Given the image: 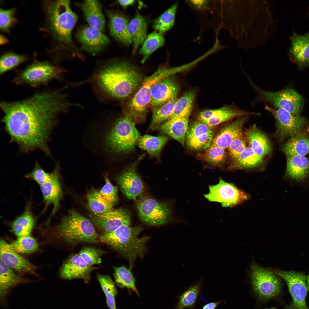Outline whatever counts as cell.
Here are the masks:
<instances>
[{"instance_id":"6da1fadb","label":"cell","mask_w":309,"mask_h":309,"mask_svg":"<svg viewBox=\"0 0 309 309\" xmlns=\"http://www.w3.org/2000/svg\"><path fill=\"white\" fill-rule=\"evenodd\" d=\"M0 108L3 114L1 122L10 142L17 144L21 152L38 149L51 156L48 142L63 108L55 92L45 89L21 100L2 101Z\"/></svg>"},{"instance_id":"7a4b0ae2","label":"cell","mask_w":309,"mask_h":309,"mask_svg":"<svg viewBox=\"0 0 309 309\" xmlns=\"http://www.w3.org/2000/svg\"><path fill=\"white\" fill-rule=\"evenodd\" d=\"M142 80L139 72L128 62H113L103 67L93 76L97 88L106 95L117 99L128 97Z\"/></svg>"},{"instance_id":"3957f363","label":"cell","mask_w":309,"mask_h":309,"mask_svg":"<svg viewBox=\"0 0 309 309\" xmlns=\"http://www.w3.org/2000/svg\"><path fill=\"white\" fill-rule=\"evenodd\" d=\"M48 29L60 46L74 49L72 33L78 19L69 0L47 1L43 3Z\"/></svg>"},{"instance_id":"277c9868","label":"cell","mask_w":309,"mask_h":309,"mask_svg":"<svg viewBox=\"0 0 309 309\" xmlns=\"http://www.w3.org/2000/svg\"><path fill=\"white\" fill-rule=\"evenodd\" d=\"M142 229L140 226L124 225L112 232L100 235V240L125 258L131 270L136 259L143 256L146 250V244L149 237L139 236Z\"/></svg>"},{"instance_id":"5b68a950","label":"cell","mask_w":309,"mask_h":309,"mask_svg":"<svg viewBox=\"0 0 309 309\" xmlns=\"http://www.w3.org/2000/svg\"><path fill=\"white\" fill-rule=\"evenodd\" d=\"M93 223L75 210H69L56 227L57 233L61 239L72 245L96 243L99 235Z\"/></svg>"},{"instance_id":"8992f818","label":"cell","mask_w":309,"mask_h":309,"mask_svg":"<svg viewBox=\"0 0 309 309\" xmlns=\"http://www.w3.org/2000/svg\"><path fill=\"white\" fill-rule=\"evenodd\" d=\"M65 72L56 64L34 59L25 68L15 70V74L11 82L17 86H27L33 88L47 86L53 80H64Z\"/></svg>"},{"instance_id":"52a82bcc","label":"cell","mask_w":309,"mask_h":309,"mask_svg":"<svg viewBox=\"0 0 309 309\" xmlns=\"http://www.w3.org/2000/svg\"><path fill=\"white\" fill-rule=\"evenodd\" d=\"M135 122L127 115L118 118L105 138V145L110 152L129 153L134 151L140 137Z\"/></svg>"},{"instance_id":"ba28073f","label":"cell","mask_w":309,"mask_h":309,"mask_svg":"<svg viewBox=\"0 0 309 309\" xmlns=\"http://www.w3.org/2000/svg\"><path fill=\"white\" fill-rule=\"evenodd\" d=\"M182 70L180 66L170 68L162 67L146 77L140 87L129 102V113L127 115L135 122L143 120L148 106L150 103L151 89L152 86L161 79L181 72Z\"/></svg>"},{"instance_id":"9c48e42d","label":"cell","mask_w":309,"mask_h":309,"mask_svg":"<svg viewBox=\"0 0 309 309\" xmlns=\"http://www.w3.org/2000/svg\"><path fill=\"white\" fill-rule=\"evenodd\" d=\"M249 80L259 94L256 102H268L272 104L274 107L284 109L294 116H300L304 106V100L302 96L294 89L287 88L275 92L265 91Z\"/></svg>"},{"instance_id":"30bf717a","label":"cell","mask_w":309,"mask_h":309,"mask_svg":"<svg viewBox=\"0 0 309 309\" xmlns=\"http://www.w3.org/2000/svg\"><path fill=\"white\" fill-rule=\"evenodd\" d=\"M251 270L253 289L260 299L268 300L279 294L281 284L277 275L270 270L254 263L251 265Z\"/></svg>"},{"instance_id":"8fae6325","label":"cell","mask_w":309,"mask_h":309,"mask_svg":"<svg viewBox=\"0 0 309 309\" xmlns=\"http://www.w3.org/2000/svg\"><path fill=\"white\" fill-rule=\"evenodd\" d=\"M265 108L272 114L275 119L276 133L281 141L287 138L295 136L306 129L309 123L306 118L294 116L282 109L272 108L266 104Z\"/></svg>"},{"instance_id":"7c38bea8","label":"cell","mask_w":309,"mask_h":309,"mask_svg":"<svg viewBox=\"0 0 309 309\" xmlns=\"http://www.w3.org/2000/svg\"><path fill=\"white\" fill-rule=\"evenodd\" d=\"M209 193L205 197L210 202L220 203L222 207H232L250 198L249 195L234 184L227 182L220 178L218 183L209 186Z\"/></svg>"},{"instance_id":"4fadbf2b","label":"cell","mask_w":309,"mask_h":309,"mask_svg":"<svg viewBox=\"0 0 309 309\" xmlns=\"http://www.w3.org/2000/svg\"><path fill=\"white\" fill-rule=\"evenodd\" d=\"M137 207L140 219L148 225H165L171 217V209L167 203L152 198L144 197L139 200Z\"/></svg>"},{"instance_id":"5bb4252c","label":"cell","mask_w":309,"mask_h":309,"mask_svg":"<svg viewBox=\"0 0 309 309\" xmlns=\"http://www.w3.org/2000/svg\"><path fill=\"white\" fill-rule=\"evenodd\" d=\"M275 274L286 282L292 299L291 309H309L306 301L308 291L306 277L302 273L294 271L274 270Z\"/></svg>"},{"instance_id":"9a60e30c","label":"cell","mask_w":309,"mask_h":309,"mask_svg":"<svg viewBox=\"0 0 309 309\" xmlns=\"http://www.w3.org/2000/svg\"><path fill=\"white\" fill-rule=\"evenodd\" d=\"M90 218L102 235L112 232L123 225L131 224L129 213L123 209H113L101 213H92Z\"/></svg>"},{"instance_id":"2e32d148","label":"cell","mask_w":309,"mask_h":309,"mask_svg":"<svg viewBox=\"0 0 309 309\" xmlns=\"http://www.w3.org/2000/svg\"><path fill=\"white\" fill-rule=\"evenodd\" d=\"M143 156H141L126 168L116 179L117 182L124 194L130 199L136 200L137 197L144 191V185L136 170L137 165Z\"/></svg>"},{"instance_id":"e0dca14e","label":"cell","mask_w":309,"mask_h":309,"mask_svg":"<svg viewBox=\"0 0 309 309\" xmlns=\"http://www.w3.org/2000/svg\"><path fill=\"white\" fill-rule=\"evenodd\" d=\"M76 38L81 44L80 50L92 53L100 52L110 43L109 39L102 31L88 25L79 29Z\"/></svg>"},{"instance_id":"ac0fdd59","label":"cell","mask_w":309,"mask_h":309,"mask_svg":"<svg viewBox=\"0 0 309 309\" xmlns=\"http://www.w3.org/2000/svg\"><path fill=\"white\" fill-rule=\"evenodd\" d=\"M97 268L87 264L79 254H76L70 256L62 264L60 270V276L65 280L82 279L85 283H88L91 273Z\"/></svg>"},{"instance_id":"d6986e66","label":"cell","mask_w":309,"mask_h":309,"mask_svg":"<svg viewBox=\"0 0 309 309\" xmlns=\"http://www.w3.org/2000/svg\"><path fill=\"white\" fill-rule=\"evenodd\" d=\"M259 115L258 113L248 112L236 107L226 106L217 109L202 111L198 114L197 118L210 126L214 127L235 118Z\"/></svg>"},{"instance_id":"ffe728a7","label":"cell","mask_w":309,"mask_h":309,"mask_svg":"<svg viewBox=\"0 0 309 309\" xmlns=\"http://www.w3.org/2000/svg\"><path fill=\"white\" fill-rule=\"evenodd\" d=\"M0 260L12 269L21 273L38 275L35 266L14 251L2 239L0 241Z\"/></svg>"},{"instance_id":"44dd1931","label":"cell","mask_w":309,"mask_h":309,"mask_svg":"<svg viewBox=\"0 0 309 309\" xmlns=\"http://www.w3.org/2000/svg\"><path fill=\"white\" fill-rule=\"evenodd\" d=\"M179 90V85L171 76L163 79L152 87L150 104L153 108L176 99Z\"/></svg>"},{"instance_id":"7402d4cb","label":"cell","mask_w":309,"mask_h":309,"mask_svg":"<svg viewBox=\"0 0 309 309\" xmlns=\"http://www.w3.org/2000/svg\"><path fill=\"white\" fill-rule=\"evenodd\" d=\"M60 166L57 164L53 171L52 175L48 181L40 186L43 201L47 207L53 205V209L49 219L57 212L62 199L63 191L60 181Z\"/></svg>"},{"instance_id":"603a6c76","label":"cell","mask_w":309,"mask_h":309,"mask_svg":"<svg viewBox=\"0 0 309 309\" xmlns=\"http://www.w3.org/2000/svg\"><path fill=\"white\" fill-rule=\"evenodd\" d=\"M291 46L288 55L300 69L309 66V31L300 35L293 31L290 37Z\"/></svg>"},{"instance_id":"cb8c5ba5","label":"cell","mask_w":309,"mask_h":309,"mask_svg":"<svg viewBox=\"0 0 309 309\" xmlns=\"http://www.w3.org/2000/svg\"><path fill=\"white\" fill-rule=\"evenodd\" d=\"M188 122V118H176L169 119L151 129L158 130L163 134L171 137L184 146Z\"/></svg>"},{"instance_id":"d4e9b609","label":"cell","mask_w":309,"mask_h":309,"mask_svg":"<svg viewBox=\"0 0 309 309\" xmlns=\"http://www.w3.org/2000/svg\"><path fill=\"white\" fill-rule=\"evenodd\" d=\"M109 19V28L110 35L115 39L123 44L128 45L132 43L128 31L129 22L123 14L119 12L107 11Z\"/></svg>"},{"instance_id":"484cf974","label":"cell","mask_w":309,"mask_h":309,"mask_svg":"<svg viewBox=\"0 0 309 309\" xmlns=\"http://www.w3.org/2000/svg\"><path fill=\"white\" fill-rule=\"evenodd\" d=\"M247 116L238 118L223 128L214 137L211 144L225 149L228 148L234 140L242 135V128Z\"/></svg>"},{"instance_id":"4316f807","label":"cell","mask_w":309,"mask_h":309,"mask_svg":"<svg viewBox=\"0 0 309 309\" xmlns=\"http://www.w3.org/2000/svg\"><path fill=\"white\" fill-rule=\"evenodd\" d=\"M244 133L249 147L257 154L264 158L270 153L272 146L269 140L256 125L246 129Z\"/></svg>"},{"instance_id":"83f0119b","label":"cell","mask_w":309,"mask_h":309,"mask_svg":"<svg viewBox=\"0 0 309 309\" xmlns=\"http://www.w3.org/2000/svg\"><path fill=\"white\" fill-rule=\"evenodd\" d=\"M80 6L88 25L103 32L105 28V20L100 3L97 0H86Z\"/></svg>"},{"instance_id":"f1b7e54d","label":"cell","mask_w":309,"mask_h":309,"mask_svg":"<svg viewBox=\"0 0 309 309\" xmlns=\"http://www.w3.org/2000/svg\"><path fill=\"white\" fill-rule=\"evenodd\" d=\"M287 157V176L298 182L305 180L309 175V158L298 155Z\"/></svg>"},{"instance_id":"f546056e","label":"cell","mask_w":309,"mask_h":309,"mask_svg":"<svg viewBox=\"0 0 309 309\" xmlns=\"http://www.w3.org/2000/svg\"><path fill=\"white\" fill-rule=\"evenodd\" d=\"M282 150L286 156H305L309 154V131L305 129L289 138L283 145Z\"/></svg>"},{"instance_id":"4dcf8cb0","label":"cell","mask_w":309,"mask_h":309,"mask_svg":"<svg viewBox=\"0 0 309 309\" xmlns=\"http://www.w3.org/2000/svg\"><path fill=\"white\" fill-rule=\"evenodd\" d=\"M147 26L146 20L138 12L129 22L128 31L133 43V53H135L139 46L142 45L146 38Z\"/></svg>"},{"instance_id":"1f68e13d","label":"cell","mask_w":309,"mask_h":309,"mask_svg":"<svg viewBox=\"0 0 309 309\" xmlns=\"http://www.w3.org/2000/svg\"><path fill=\"white\" fill-rule=\"evenodd\" d=\"M29 280L16 274L12 270L0 260V295L3 299L9 291L20 284L28 283Z\"/></svg>"},{"instance_id":"d6a6232c","label":"cell","mask_w":309,"mask_h":309,"mask_svg":"<svg viewBox=\"0 0 309 309\" xmlns=\"http://www.w3.org/2000/svg\"><path fill=\"white\" fill-rule=\"evenodd\" d=\"M169 140L168 137L164 134L157 136L145 134L140 136L137 143L140 148L160 161L162 149Z\"/></svg>"},{"instance_id":"836d02e7","label":"cell","mask_w":309,"mask_h":309,"mask_svg":"<svg viewBox=\"0 0 309 309\" xmlns=\"http://www.w3.org/2000/svg\"><path fill=\"white\" fill-rule=\"evenodd\" d=\"M35 222L29 204L26 206L23 213L13 221L12 229L17 237L30 235Z\"/></svg>"},{"instance_id":"e575fe53","label":"cell","mask_w":309,"mask_h":309,"mask_svg":"<svg viewBox=\"0 0 309 309\" xmlns=\"http://www.w3.org/2000/svg\"><path fill=\"white\" fill-rule=\"evenodd\" d=\"M234 161L232 169H252L262 165L264 158L257 154L249 147L247 148Z\"/></svg>"},{"instance_id":"d590c367","label":"cell","mask_w":309,"mask_h":309,"mask_svg":"<svg viewBox=\"0 0 309 309\" xmlns=\"http://www.w3.org/2000/svg\"><path fill=\"white\" fill-rule=\"evenodd\" d=\"M195 97V92L190 90L177 99L173 113L169 119L178 117L189 118L192 111Z\"/></svg>"},{"instance_id":"8d00e7d4","label":"cell","mask_w":309,"mask_h":309,"mask_svg":"<svg viewBox=\"0 0 309 309\" xmlns=\"http://www.w3.org/2000/svg\"><path fill=\"white\" fill-rule=\"evenodd\" d=\"M164 42L163 34L155 31L148 35L139 51L142 57L141 62L144 63L153 52L163 46Z\"/></svg>"},{"instance_id":"74e56055","label":"cell","mask_w":309,"mask_h":309,"mask_svg":"<svg viewBox=\"0 0 309 309\" xmlns=\"http://www.w3.org/2000/svg\"><path fill=\"white\" fill-rule=\"evenodd\" d=\"M113 268V275L116 285L121 288H126L130 289L139 296L135 285V278L130 269L124 266H114Z\"/></svg>"},{"instance_id":"f35d334b","label":"cell","mask_w":309,"mask_h":309,"mask_svg":"<svg viewBox=\"0 0 309 309\" xmlns=\"http://www.w3.org/2000/svg\"><path fill=\"white\" fill-rule=\"evenodd\" d=\"M177 5L175 3L153 21L152 27L156 31L163 34L172 28Z\"/></svg>"},{"instance_id":"ab89813d","label":"cell","mask_w":309,"mask_h":309,"mask_svg":"<svg viewBox=\"0 0 309 309\" xmlns=\"http://www.w3.org/2000/svg\"><path fill=\"white\" fill-rule=\"evenodd\" d=\"M86 198L88 205L93 213H101L113 209V206L106 201L99 191L94 188L89 190Z\"/></svg>"},{"instance_id":"60d3db41","label":"cell","mask_w":309,"mask_h":309,"mask_svg":"<svg viewBox=\"0 0 309 309\" xmlns=\"http://www.w3.org/2000/svg\"><path fill=\"white\" fill-rule=\"evenodd\" d=\"M96 278L105 294L106 303L109 309H116L115 298L117 291L113 281L107 275L98 274Z\"/></svg>"},{"instance_id":"b9f144b4","label":"cell","mask_w":309,"mask_h":309,"mask_svg":"<svg viewBox=\"0 0 309 309\" xmlns=\"http://www.w3.org/2000/svg\"><path fill=\"white\" fill-rule=\"evenodd\" d=\"M177 99L153 108L152 116L149 128L162 124L171 116Z\"/></svg>"},{"instance_id":"7bdbcfd3","label":"cell","mask_w":309,"mask_h":309,"mask_svg":"<svg viewBox=\"0 0 309 309\" xmlns=\"http://www.w3.org/2000/svg\"><path fill=\"white\" fill-rule=\"evenodd\" d=\"M27 60V57L25 55L18 54L12 52L4 53L1 57L0 59V76L15 69Z\"/></svg>"},{"instance_id":"ee69618b","label":"cell","mask_w":309,"mask_h":309,"mask_svg":"<svg viewBox=\"0 0 309 309\" xmlns=\"http://www.w3.org/2000/svg\"><path fill=\"white\" fill-rule=\"evenodd\" d=\"M202 282L201 280L193 284L181 294L175 309L191 308L194 306L199 294Z\"/></svg>"},{"instance_id":"f6af8a7d","label":"cell","mask_w":309,"mask_h":309,"mask_svg":"<svg viewBox=\"0 0 309 309\" xmlns=\"http://www.w3.org/2000/svg\"><path fill=\"white\" fill-rule=\"evenodd\" d=\"M9 245L14 251L19 254H29L37 251L38 247L37 242L30 235L18 237Z\"/></svg>"},{"instance_id":"bcb514c9","label":"cell","mask_w":309,"mask_h":309,"mask_svg":"<svg viewBox=\"0 0 309 309\" xmlns=\"http://www.w3.org/2000/svg\"><path fill=\"white\" fill-rule=\"evenodd\" d=\"M204 159L211 165L221 167L223 164L226 157L225 149L211 144L203 155Z\"/></svg>"},{"instance_id":"7dc6e473","label":"cell","mask_w":309,"mask_h":309,"mask_svg":"<svg viewBox=\"0 0 309 309\" xmlns=\"http://www.w3.org/2000/svg\"><path fill=\"white\" fill-rule=\"evenodd\" d=\"M16 9H0V29L5 33H9L11 28L17 23L15 16Z\"/></svg>"},{"instance_id":"c3c4849f","label":"cell","mask_w":309,"mask_h":309,"mask_svg":"<svg viewBox=\"0 0 309 309\" xmlns=\"http://www.w3.org/2000/svg\"><path fill=\"white\" fill-rule=\"evenodd\" d=\"M214 134V132L204 133L186 143L188 147L192 150H206L211 146Z\"/></svg>"},{"instance_id":"681fc988","label":"cell","mask_w":309,"mask_h":309,"mask_svg":"<svg viewBox=\"0 0 309 309\" xmlns=\"http://www.w3.org/2000/svg\"><path fill=\"white\" fill-rule=\"evenodd\" d=\"M213 127L200 121L194 122L188 128L186 135V143L203 134L214 132Z\"/></svg>"},{"instance_id":"f907efd6","label":"cell","mask_w":309,"mask_h":309,"mask_svg":"<svg viewBox=\"0 0 309 309\" xmlns=\"http://www.w3.org/2000/svg\"><path fill=\"white\" fill-rule=\"evenodd\" d=\"M104 252L103 251L96 248L86 246L82 248L79 254L87 264L92 266L101 263V257Z\"/></svg>"},{"instance_id":"816d5d0a","label":"cell","mask_w":309,"mask_h":309,"mask_svg":"<svg viewBox=\"0 0 309 309\" xmlns=\"http://www.w3.org/2000/svg\"><path fill=\"white\" fill-rule=\"evenodd\" d=\"M52 174V172L48 173L46 172L38 162L36 161L33 170L26 175L25 177L35 181L40 186L49 181L51 179Z\"/></svg>"},{"instance_id":"f5cc1de1","label":"cell","mask_w":309,"mask_h":309,"mask_svg":"<svg viewBox=\"0 0 309 309\" xmlns=\"http://www.w3.org/2000/svg\"><path fill=\"white\" fill-rule=\"evenodd\" d=\"M104 178L105 184L99 193L106 201L114 206L118 200V188L112 184L106 176Z\"/></svg>"},{"instance_id":"db71d44e","label":"cell","mask_w":309,"mask_h":309,"mask_svg":"<svg viewBox=\"0 0 309 309\" xmlns=\"http://www.w3.org/2000/svg\"><path fill=\"white\" fill-rule=\"evenodd\" d=\"M246 148L245 141L241 135L234 140L228 148L229 155L234 159L238 157Z\"/></svg>"},{"instance_id":"11a10c76","label":"cell","mask_w":309,"mask_h":309,"mask_svg":"<svg viewBox=\"0 0 309 309\" xmlns=\"http://www.w3.org/2000/svg\"><path fill=\"white\" fill-rule=\"evenodd\" d=\"M189 3L195 8L200 9L205 6L207 3V0H190Z\"/></svg>"},{"instance_id":"9f6ffc18","label":"cell","mask_w":309,"mask_h":309,"mask_svg":"<svg viewBox=\"0 0 309 309\" xmlns=\"http://www.w3.org/2000/svg\"><path fill=\"white\" fill-rule=\"evenodd\" d=\"M134 2L135 1L133 0H120L118 1V3L123 8H125L128 6L133 4Z\"/></svg>"},{"instance_id":"6f0895ef","label":"cell","mask_w":309,"mask_h":309,"mask_svg":"<svg viewBox=\"0 0 309 309\" xmlns=\"http://www.w3.org/2000/svg\"><path fill=\"white\" fill-rule=\"evenodd\" d=\"M222 301H221L217 302H210L205 305L203 306L202 309H215L217 306Z\"/></svg>"},{"instance_id":"680465c9","label":"cell","mask_w":309,"mask_h":309,"mask_svg":"<svg viewBox=\"0 0 309 309\" xmlns=\"http://www.w3.org/2000/svg\"><path fill=\"white\" fill-rule=\"evenodd\" d=\"M8 42L9 41L6 37L3 35H0V44L1 45H3Z\"/></svg>"},{"instance_id":"91938a15","label":"cell","mask_w":309,"mask_h":309,"mask_svg":"<svg viewBox=\"0 0 309 309\" xmlns=\"http://www.w3.org/2000/svg\"><path fill=\"white\" fill-rule=\"evenodd\" d=\"M306 282L308 288V291H309V274L307 276L306 278Z\"/></svg>"},{"instance_id":"94428289","label":"cell","mask_w":309,"mask_h":309,"mask_svg":"<svg viewBox=\"0 0 309 309\" xmlns=\"http://www.w3.org/2000/svg\"><path fill=\"white\" fill-rule=\"evenodd\" d=\"M277 309L276 308H275L273 307V308H266V309Z\"/></svg>"}]
</instances>
